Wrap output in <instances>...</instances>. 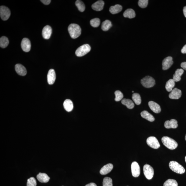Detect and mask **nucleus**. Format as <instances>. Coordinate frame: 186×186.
Here are the masks:
<instances>
[{
	"instance_id": "nucleus-40",
	"label": "nucleus",
	"mask_w": 186,
	"mask_h": 186,
	"mask_svg": "<svg viewBox=\"0 0 186 186\" xmlns=\"http://www.w3.org/2000/svg\"><path fill=\"white\" fill-rule=\"evenodd\" d=\"M181 52L183 54H186V44L184 46L181 50Z\"/></svg>"
},
{
	"instance_id": "nucleus-15",
	"label": "nucleus",
	"mask_w": 186,
	"mask_h": 186,
	"mask_svg": "<svg viewBox=\"0 0 186 186\" xmlns=\"http://www.w3.org/2000/svg\"><path fill=\"white\" fill-rule=\"evenodd\" d=\"M52 34V29L50 26L47 25L42 29V35L44 39H48L50 38Z\"/></svg>"
},
{
	"instance_id": "nucleus-9",
	"label": "nucleus",
	"mask_w": 186,
	"mask_h": 186,
	"mask_svg": "<svg viewBox=\"0 0 186 186\" xmlns=\"http://www.w3.org/2000/svg\"><path fill=\"white\" fill-rule=\"evenodd\" d=\"M131 169L133 177H138L140 174V169L138 163L133 162L131 164Z\"/></svg>"
},
{
	"instance_id": "nucleus-31",
	"label": "nucleus",
	"mask_w": 186,
	"mask_h": 186,
	"mask_svg": "<svg viewBox=\"0 0 186 186\" xmlns=\"http://www.w3.org/2000/svg\"><path fill=\"white\" fill-rule=\"evenodd\" d=\"M132 99L136 105H139L141 103V98L139 93H133L132 95Z\"/></svg>"
},
{
	"instance_id": "nucleus-39",
	"label": "nucleus",
	"mask_w": 186,
	"mask_h": 186,
	"mask_svg": "<svg viewBox=\"0 0 186 186\" xmlns=\"http://www.w3.org/2000/svg\"><path fill=\"white\" fill-rule=\"evenodd\" d=\"M181 66L184 70H186V62H183L181 64Z\"/></svg>"
},
{
	"instance_id": "nucleus-25",
	"label": "nucleus",
	"mask_w": 186,
	"mask_h": 186,
	"mask_svg": "<svg viewBox=\"0 0 186 186\" xmlns=\"http://www.w3.org/2000/svg\"><path fill=\"white\" fill-rule=\"evenodd\" d=\"M123 15L124 17L128 18L130 19H133L136 17L135 12L132 9L126 10L123 13Z\"/></svg>"
},
{
	"instance_id": "nucleus-27",
	"label": "nucleus",
	"mask_w": 186,
	"mask_h": 186,
	"mask_svg": "<svg viewBox=\"0 0 186 186\" xmlns=\"http://www.w3.org/2000/svg\"><path fill=\"white\" fill-rule=\"evenodd\" d=\"M121 103L123 105H125L129 109H132L134 107V105L133 102L129 99H123L122 100Z\"/></svg>"
},
{
	"instance_id": "nucleus-21",
	"label": "nucleus",
	"mask_w": 186,
	"mask_h": 186,
	"mask_svg": "<svg viewBox=\"0 0 186 186\" xmlns=\"http://www.w3.org/2000/svg\"><path fill=\"white\" fill-rule=\"evenodd\" d=\"M63 106L65 110L67 112L71 111L73 108V103L70 99H66L64 101Z\"/></svg>"
},
{
	"instance_id": "nucleus-42",
	"label": "nucleus",
	"mask_w": 186,
	"mask_h": 186,
	"mask_svg": "<svg viewBox=\"0 0 186 186\" xmlns=\"http://www.w3.org/2000/svg\"><path fill=\"white\" fill-rule=\"evenodd\" d=\"M183 12L184 16L186 18V6L184 7L183 8Z\"/></svg>"
},
{
	"instance_id": "nucleus-22",
	"label": "nucleus",
	"mask_w": 186,
	"mask_h": 186,
	"mask_svg": "<svg viewBox=\"0 0 186 186\" xmlns=\"http://www.w3.org/2000/svg\"><path fill=\"white\" fill-rule=\"evenodd\" d=\"M184 73V70L182 69H177L175 71V73L173 75V79L175 82L180 81L181 79V76Z\"/></svg>"
},
{
	"instance_id": "nucleus-11",
	"label": "nucleus",
	"mask_w": 186,
	"mask_h": 186,
	"mask_svg": "<svg viewBox=\"0 0 186 186\" xmlns=\"http://www.w3.org/2000/svg\"><path fill=\"white\" fill-rule=\"evenodd\" d=\"M21 47L23 50L24 52H29L30 50L31 44L30 41L28 39L24 38L21 42Z\"/></svg>"
},
{
	"instance_id": "nucleus-24",
	"label": "nucleus",
	"mask_w": 186,
	"mask_h": 186,
	"mask_svg": "<svg viewBox=\"0 0 186 186\" xmlns=\"http://www.w3.org/2000/svg\"><path fill=\"white\" fill-rule=\"evenodd\" d=\"M122 7L120 5L117 4L114 6H112L110 7V12L113 14H118L122 10Z\"/></svg>"
},
{
	"instance_id": "nucleus-3",
	"label": "nucleus",
	"mask_w": 186,
	"mask_h": 186,
	"mask_svg": "<svg viewBox=\"0 0 186 186\" xmlns=\"http://www.w3.org/2000/svg\"><path fill=\"white\" fill-rule=\"evenodd\" d=\"M169 166L173 171L176 173L182 174L185 172V169L184 167L176 161H171L169 163Z\"/></svg>"
},
{
	"instance_id": "nucleus-32",
	"label": "nucleus",
	"mask_w": 186,
	"mask_h": 186,
	"mask_svg": "<svg viewBox=\"0 0 186 186\" xmlns=\"http://www.w3.org/2000/svg\"><path fill=\"white\" fill-rule=\"evenodd\" d=\"M163 186H178V183L175 180L169 179L164 182Z\"/></svg>"
},
{
	"instance_id": "nucleus-5",
	"label": "nucleus",
	"mask_w": 186,
	"mask_h": 186,
	"mask_svg": "<svg viewBox=\"0 0 186 186\" xmlns=\"http://www.w3.org/2000/svg\"><path fill=\"white\" fill-rule=\"evenodd\" d=\"M141 84L146 88H150L155 85V80L152 77L146 76L143 78L141 81Z\"/></svg>"
},
{
	"instance_id": "nucleus-37",
	"label": "nucleus",
	"mask_w": 186,
	"mask_h": 186,
	"mask_svg": "<svg viewBox=\"0 0 186 186\" xmlns=\"http://www.w3.org/2000/svg\"><path fill=\"white\" fill-rule=\"evenodd\" d=\"M148 4V0H140L138 1V4L140 7L144 9L147 6Z\"/></svg>"
},
{
	"instance_id": "nucleus-6",
	"label": "nucleus",
	"mask_w": 186,
	"mask_h": 186,
	"mask_svg": "<svg viewBox=\"0 0 186 186\" xmlns=\"http://www.w3.org/2000/svg\"><path fill=\"white\" fill-rule=\"evenodd\" d=\"M11 16V11L7 7L2 6L0 7V16L3 21H6L9 19Z\"/></svg>"
},
{
	"instance_id": "nucleus-30",
	"label": "nucleus",
	"mask_w": 186,
	"mask_h": 186,
	"mask_svg": "<svg viewBox=\"0 0 186 186\" xmlns=\"http://www.w3.org/2000/svg\"><path fill=\"white\" fill-rule=\"evenodd\" d=\"M75 4L80 12H83L85 11V6L83 1L80 0H77L75 3Z\"/></svg>"
},
{
	"instance_id": "nucleus-29",
	"label": "nucleus",
	"mask_w": 186,
	"mask_h": 186,
	"mask_svg": "<svg viewBox=\"0 0 186 186\" xmlns=\"http://www.w3.org/2000/svg\"><path fill=\"white\" fill-rule=\"evenodd\" d=\"M9 43V39L5 36H3L0 38V46L2 48H5Z\"/></svg>"
},
{
	"instance_id": "nucleus-4",
	"label": "nucleus",
	"mask_w": 186,
	"mask_h": 186,
	"mask_svg": "<svg viewBox=\"0 0 186 186\" xmlns=\"http://www.w3.org/2000/svg\"><path fill=\"white\" fill-rule=\"evenodd\" d=\"M91 50V47L88 44H83L79 47L75 51V55L79 57H83L86 55Z\"/></svg>"
},
{
	"instance_id": "nucleus-34",
	"label": "nucleus",
	"mask_w": 186,
	"mask_h": 186,
	"mask_svg": "<svg viewBox=\"0 0 186 186\" xmlns=\"http://www.w3.org/2000/svg\"><path fill=\"white\" fill-rule=\"evenodd\" d=\"M100 21L98 18H95L91 20L90 21L91 25L93 27H98L100 24Z\"/></svg>"
},
{
	"instance_id": "nucleus-38",
	"label": "nucleus",
	"mask_w": 186,
	"mask_h": 186,
	"mask_svg": "<svg viewBox=\"0 0 186 186\" xmlns=\"http://www.w3.org/2000/svg\"><path fill=\"white\" fill-rule=\"evenodd\" d=\"M40 1L45 5H48L50 4L51 1L50 0H41Z\"/></svg>"
},
{
	"instance_id": "nucleus-7",
	"label": "nucleus",
	"mask_w": 186,
	"mask_h": 186,
	"mask_svg": "<svg viewBox=\"0 0 186 186\" xmlns=\"http://www.w3.org/2000/svg\"><path fill=\"white\" fill-rule=\"evenodd\" d=\"M144 174L146 178L151 180L154 177V171L153 168L149 164H146L144 167Z\"/></svg>"
},
{
	"instance_id": "nucleus-8",
	"label": "nucleus",
	"mask_w": 186,
	"mask_h": 186,
	"mask_svg": "<svg viewBox=\"0 0 186 186\" xmlns=\"http://www.w3.org/2000/svg\"><path fill=\"white\" fill-rule=\"evenodd\" d=\"M146 143L148 145L154 149H157L160 147L158 139L154 136H150L146 140Z\"/></svg>"
},
{
	"instance_id": "nucleus-20",
	"label": "nucleus",
	"mask_w": 186,
	"mask_h": 186,
	"mask_svg": "<svg viewBox=\"0 0 186 186\" xmlns=\"http://www.w3.org/2000/svg\"><path fill=\"white\" fill-rule=\"evenodd\" d=\"M38 180L41 183H47L48 182L50 178L46 174L40 173L37 176Z\"/></svg>"
},
{
	"instance_id": "nucleus-44",
	"label": "nucleus",
	"mask_w": 186,
	"mask_h": 186,
	"mask_svg": "<svg viewBox=\"0 0 186 186\" xmlns=\"http://www.w3.org/2000/svg\"><path fill=\"white\" fill-rule=\"evenodd\" d=\"M185 140L186 141V135H185Z\"/></svg>"
},
{
	"instance_id": "nucleus-18",
	"label": "nucleus",
	"mask_w": 186,
	"mask_h": 186,
	"mask_svg": "<svg viewBox=\"0 0 186 186\" xmlns=\"http://www.w3.org/2000/svg\"><path fill=\"white\" fill-rule=\"evenodd\" d=\"M113 164L109 163L104 166L100 169V173L101 175H104L108 174L111 171L113 168Z\"/></svg>"
},
{
	"instance_id": "nucleus-23",
	"label": "nucleus",
	"mask_w": 186,
	"mask_h": 186,
	"mask_svg": "<svg viewBox=\"0 0 186 186\" xmlns=\"http://www.w3.org/2000/svg\"><path fill=\"white\" fill-rule=\"evenodd\" d=\"M141 115L143 118L147 120L148 121L150 122H153L154 121V117L150 113L148 112L147 111H142L141 113Z\"/></svg>"
},
{
	"instance_id": "nucleus-10",
	"label": "nucleus",
	"mask_w": 186,
	"mask_h": 186,
	"mask_svg": "<svg viewBox=\"0 0 186 186\" xmlns=\"http://www.w3.org/2000/svg\"><path fill=\"white\" fill-rule=\"evenodd\" d=\"M173 62L171 57H166L163 60L162 63V69L163 70H167L171 66Z\"/></svg>"
},
{
	"instance_id": "nucleus-1",
	"label": "nucleus",
	"mask_w": 186,
	"mask_h": 186,
	"mask_svg": "<svg viewBox=\"0 0 186 186\" xmlns=\"http://www.w3.org/2000/svg\"><path fill=\"white\" fill-rule=\"evenodd\" d=\"M68 30L71 37L73 39L77 38L81 34V28L79 26L76 24H70L68 26Z\"/></svg>"
},
{
	"instance_id": "nucleus-16",
	"label": "nucleus",
	"mask_w": 186,
	"mask_h": 186,
	"mask_svg": "<svg viewBox=\"0 0 186 186\" xmlns=\"http://www.w3.org/2000/svg\"><path fill=\"white\" fill-rule=\"evenodd\" d=\"M148 105L150 109L154 113H158L160 112V106L157 103L154 101H150L148 103Z\"/></svg>"
},
{
	"instance_id": "nucleus-14",
	"label": "nucleus",
	"mask_w": 186,
	"mask_h": 186,
	"mask_svg": "<svg viewBox=\"0 0 186 186\" xmlns=\"http://www.w3.org/2000/svg\"><path fill=\"white\" fill-rule=\"evenodd\" d=\"M15 70L17 74L21 76H24L27 74V70L25 67L21 64H16L15 66Z\"/></svg>"
},
{
	"instance_id": "nucleus-35",
	"label": "nucleus",
	"mask_w": 186,
	"mask_h": 186,
	"mask_svg": "<svg viewBox=\"0 0 186 186\" xmlns=\"http://www.w3.org/2000/svg\"><path fill=\"white\" fill-rule=\"evenodd\" d=\"M115 96H116L115 98V101H119L123 99V95L120 91L119 90H117L115 91Z\"/></svg>"
},
{
	"instance_id": "nucleus-17",
	"label": "nucleus",
	"mask_w": 186,
	"mask_h": 186,
	"mask_svg": "<svg viewBox=\"0 0 186 186\" xmlns=\"http://www.w3.org/2000/svg\"><path fill=\"white\" fill-rule=\"evenodd\" d=\"M164 126L167 129H175L178 126L177 121L175 119H171L170 121L167 120L164 123Z\"/></svg>"
},
{
	"instance_id": "nucleus-36",
	"label": "nucleus",
	"mask_w": 186,
	"mask_h": 186,
	"mask_svg": "<svg viewBox=\"0 0 186 186\" xmlns=\"http://www.w3.org/2000/svg\"><path fill=\"white\" fill-rule=\"evenodd\" d=\"M37 182L35 178L34 177H31L28 179L27 186H36Z\"/></svg>"
},
{
	"instance_id": "nucleus-2",
	"label": "nucleus",
	"mask_w": 186,
	"mask_h": 186,
	"mask_svg": "<svg viewBox=\"0 0 186 186\" xmlns=\"http://www.w3.org/2000/svg\"><path fill=\"white\" fill-rule=\"evenodd\" d=\"M162 142L166 147L169 149L174 150L177 148L178 144L175 140L168 136H163L162 138Z\"/></svg>"
},
{
	"instance_id": "nucleus-33",
	"label": "nucleus",
	"mask_w": 186,
	"mask_h": 186,
	"mask_svg": "<svg viewBox=\"0 0 186 186\" xmlns=\"http://www.w3.org/2000/svg\"><path fill=\"white\" fill-rule=\"evenodd\" d=\"M103 186H113L112 179L109 177H105L103 179Z\"/></svg>"
},
{
	"instance_id": "nucleus-19",
	"label": "nucleus",
	"mask_w": 186,
	"mask_h": 186,
	"mask_svg": "<svg viewBox=\"0 0 186 186\" xmlns=\"http://www.w3.org/2000/svg\"><path fill=\"white\" fill-rule=\"evenodd\" d=\"M104 2L103 1H99L94 3L92 5V8L94 10L96 11H101L103 9Z\"/></svg>"
},
{
	"instance_id": "nucleus-41",
	"label": "nucleus",
	"mask_w": 186,
	"mask_h": 186,
	"mask_svg": "<svg viewBox=\"0 0 186 186\" xmlns=\"http://www.w3.org/2000/svg\"><path fill=\"white\" fill-rule=\"evenodd\" d=\"M85 186H97V185L94 183H91L87 184Z\"/></svg>"
},
{
	"instance_id": "nucleus-28",
	"label": "nucleus",
	"mask_w": 186,
	"mask_h": 186,
	"mask_svg": "<svg viewBox=\"0 0 186 186\" xmlns=\"http://www.w3.org/2000/svg\"><path fill=\"white\" fill-rule=\"evenodd\" d=\"M112 26V24L111 21L107 20L102 23L101 29L103 31L106 32Z\"/></svg>"
},
{
	"instance_id": "nucleus-43",
	"label": "nucleus",
	"mask_w": 186,
	"mask_h": 186,
	"mask_svg": "<svg viewBox=\"0 0 186 186\" xmlns=\"http://www.w3.org/2000/svg\"><path fill=\"white\" fill-rule=\"evenodd\" d=\"M185 162L186 163V156H185Z\"/></svg>"
},
{
	"instance_id": "nucleus-12",
	"label": "nucleus",
	"mask_w": 186,
	"mask_h": 186,
	"mask_svg": "<svg viewBox=\"0 0 186 186\" xmlns=\"http://www.w3.org/2000/svg\"><path fill=\"white\" fill-rule=\"evenodd\" d=\"M181 91L177 88H175L169 94V97L171 99H178L181 97Z\"/></svg>"
},
{
	"instance_id": "nucleus-26",
	"label": "nucleus",
	"mask_w": 186,
	"mask_h": 186,
	"mask_svg": "<svg viewBox=\"0 0 186 186\" xmlns=\"http://www.w3.org/2000/svg\"><path fill=\"white\" fill-rule=\"evenodd\" d=\"M175 85V81L173 79H170L166 83L165 88L168 92H171L173 89Z\"/></svg>"
},
{
	"instance_id": "nucleus-13",
	"label": "nucleus",
	"mask_w": 186,
	"mask_h": 186,
	"mask_svg": "<svg viewBox=\"0 0 186 186\" xmlns=\"http://www.w3.org/2000/svg\"><path fill=\"white\" fill-rule=\"evenodd\" d=\"M56 79V75L55 70L51 69L49 71L47 75L48 83L49 85H53L55 83Z\"/></svg>"
}]
</instances>
